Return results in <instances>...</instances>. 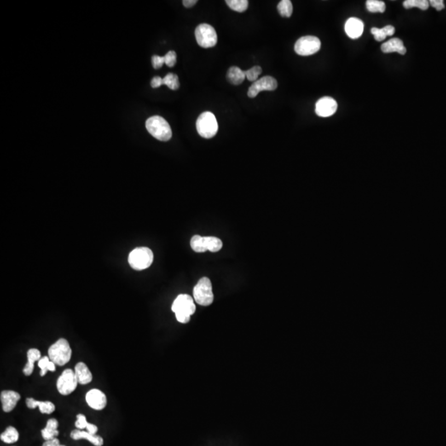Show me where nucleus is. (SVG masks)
<instances>
[{"mask_svg":"<svg viewBox=\"0 0 446 446\" xmlns=\"http://www.w3.org/2000/svg\"><path fill=\"white\" fill-rule=\"evenodd\" d=\"M278 87L277 80L272 76H263L256 82H254L249 89H248V97L249 98H256L259 93L262 91H274Z\"/></svg>","mask_w":446,"mask_h":446,"instance_id":"10","label":"nucleus"},{"mask_svg":"<svg viewBox=\"0 0 446 446\" xmlns=\"http://www.w3.org/2000/svg\"><path fill=\"white\" fill-rule=\"evenodd\" d=\"M382 52L384 53L397 52L405 55L407 49L403 45L402 40L399 38H392L381 46Z\"/></svg>","mask_w":446,"mask_h":446,"instance_id":"16","label":"nucleus"},{"mask_svg":"<svg viewBox=\"0 0 446 446\" xmlns=\"http://www.w3.org/2000/svg\"><path fill=\"white\" fill-rule=\"evenodd\" d=\"M146 128L155 138L161 141H168L172 137V131L167 121L159 116H153L146 120Z\"/></svg>","mask_w":446,"mask_h":446,"instance_id":"2","label":"nucleus"},{"mask_svg":"<svg viewBox=\"0 0 446 446\" xmlns=\"http://www.w3.org/2000/svg\"><path fill=\"white\" fill-rule=\"evenodd\" d=\"M173 312L180 323H188L190 321L191 315L195 313L196 307L192 297L188 294H180L178 296L172 304Z\"/></svg>","mask_w":446,"mask_h":446,"instance_id":"1","label":"nucleus"},{"mask_svg":"<svg viewBox=\"0 0 446 446\" xmlns=\"http://www.w3.org/2000/svg\"><path fill=\"white\" fill-rule=\"evenodd\" d=\"M19 431H17V429L13 426H8L6 429V431L1 434V436H0L1 441L7 444L15 443L19 441Z\"/></svg>","mask_w":446,"mask_h":446,"instance_id":"23","label":"nucleus"},{"mask_svg":"<svg viewBox=\"0 0 446 446\" xmlns=\"http://www.w3.org/2000/svg\"><path fill=\"white\" fill-rule=\"evenodd\" d=\"M344 30L348 37L352 39H357L363 34L364 23L356 18H350L345 23Z\"/></svg>","mask_w":446,"mask_h":446,"instance_id":"14","label":"nucleus"},{"mask_svg":"<svg viewBox=\"0 0 446 446\" xmlns=\"http://www.w3.org/2000/svg\"><path fill=\"white\" fill-rule=\"evenodd\" d=\"M153 252L147 247H138L134 249L129 254L128 262L130 266L135 270H143L152 265L153 262Z\"/></svg>","mask_w":446,"mask_h":446,"instance_id":"4","label":"nucleus"},{"mask_svg":"<svg viewBox=\"0 0 446 446\" xmlns=\"http://www.w3.org/2000/svg\"><path fill=\"white\" fill-rule=\"evenodd\" d=\"M162 84H163V79L160 78L159 76H155L154 78L152 79V82H151V85L154 89L159 88V87L161 86Z\"/></svg>","mask_w":446,"mask_h":446,"instance_id":"36","label":"nucleus"},{"mask_svg":"<svg viewBox=\"0 0 446 446\" xmlns=\"http://www.w3.org/2000/svg\"><path fill=\"white\" fill-rule=\"evenodd\" d=\"M430 3L426 0H406L403 2V7L407 9L412 8H418L421 10H426L429 8Z\"/></svg>","mask_w":446,"mask_h":446,"instance_id":"28","label":"nucleus"},{"mask_svg":"<svg viewBox=\"0 0 446 446\" xmlns=\"http://www.w3.org/2000/svg\"><path fill=\"white\" fill-rule=\"evenodd\" d=\"M42 446H60V441L57 438L53 439L51 441H46Z\"/></svg>","mask_w":446,"mask_h":446,"instance_id":"38","label":"nucleus"},{"mask_svg":"<svg viewBox=\"0 0 446 446\" xmlns=\"http://www.w3.org/2000/svg\"><path fill=\"white\" fill-rule=\"evenodd\" d=\"M71 438L73 439V440H76V441L84 439V440H87V441H89L90 443L93 444L95 446H102L104 445V439L101 436H97V435H92V434L89 433L87 431H84V430H79V429L74 430V431H71Z\"/></svg>","mask_w":446,"mask_h":446,"instance_id":"15","label":"nucleus"},{"mask_svg":"<svg viewBox=\"0 0 446 446\" xmlns=\"http://www.w3.org/2000/svg\"><path fill=\"white\" fill-rule=\"evenodd\" d=\"M338 105L337 101L331 97H323L316 104V113L321 118L331 117L337 112Z\"/></svg>","mask_w":446,"mask_h":446,"instance_id":"11","label":"nucleus"},{"mask_svg":"<svg viewBox=\"0 0 446 446\" xmlns=\"http://www.w3.org/2000/svg\"><path fill=\"white\" fill-rule=\"evenodd\" d=\"M74 371L76 373L79 384L85 385V384L91 383L92 379H93L91 371L89 370L88 366L84 363H78L75 367Z\"/></svg>","mask_w":446,"mask_h":446,"instance_id":"17","label":"nucleus"},{"mask_svg":"<svg viewBox=\"0 0 446 446\" xmlns=\"http://www.w3.org/2000/svg\"><path fill=\"white\" fill-rule=\"evenodd\" d=\"M227 80L229 81L231 84H234V85H240V84H242L246 77H245V71L240 70L239 67L233 66L227 71Z\"/></svg>","mask_w":446,"mask_h":446,"instance_id":"21","label":"nucleus"},{"mask_svg":"<svg viewBox=\"0 0 446 446\" xmlns=\"http://www.w3.org/2000/svg\"><path fill=\"white\" fill-rule=\"evenodd\" d=\"M38 366L41 368L40 375L42 376V377L46 375L48 371L55 372V364L50 360L48 356H44V357L41 358V360L38 361Z\"/></svg>","mask_w":446,"mask_h":446,"instance_id":"24","label":"nucleus"},{"mask_svg":"<svg viewBox=\"0 0 446 446\" xmlns=\"http://www.w3.org/2000/svg\"><path fill=\"white\" fill-rule=\"evenodd\" d=\"M429 3L437 11H441L445 8V3L443 0H431Z\"/></svg>","mask_w":446,"mask_h":446,"instance_id":"35","label":"nucleus"},{"mask_svg":"<svg viewBox=\"0 0 446 446\" xmlns=\"http://www.w3.org/2000/svg\"><path fill=\"white\" fill-rule=\"evenodd\" d=\"M226 3L230 8L238 13L245 12L249 5L247 0H227Z\"/></svg>","mask_w":446,"mask_h":446,"instance_id":"26","label":"nucleus"},{"mask_svg":"<svg viewBox=\"0 0 446 446\" xmlns=\"http://www.w3.org/2000/svg\"><path fill=\"white\" fill-rule=\"evenodd\" d=\"M20 398L21 396L17 392L12 390H4L1 392V402L3 412H12Z\"/></svg>","mask_w":446,"mask_h":446,"instance_id":"13","label":"nucleus"},{"mask_svg":"<svg viewBox=\"0 0 446 446\" xmlns=\"http://www.w3.org/2000/svg\"><path fill=\"white\" fill-rule=\"evenodd\" d=\"M86 430L88 432L92 434V435H96L97 432H98V426L94 425V424H91V423H89L88 425H87Z\"/></svg>","mask_w":446,"mask_h":446,"instance_id":"39","label":"nucleus"},{"mask_svg":"<svg viewBox=\"0 0 446 446\" xmlns=\"http://www.w3.org/2000/svg\"><path fill=\"white\" fill-rule=\"evenodd\" d=\"M26 407H28L29 409H34L37 407H39L40 412L43 413V414H52L55 409V405L53 404L52 402H49V401H46V402L37 401V400H35L34 398H31V397L26 398Z\"/></svg>","mask_w":446,"mask_h":446,"instance_id":"18","label":"nucleus"},{"mask_svg":"<svg viewBox=\"0 0 446 446\" xmlns=\"http://www.w3.org/2000/svg\"><path fill=\"white\" fill-rule=\"evenodd\" d=\"M41 360V352L37 349H30L27 351V363L24 368V373L26 376L31 375L34 370V364Z\"/></svg>","mask_w":446,"mask_h":446,"instance_id":"20","label":"nucleus"},{"mask_svg":"<svg viewBox=\"0 0 446 446\" xmlns=\"http://www.w3.org/2000/svg\"><path fill=\"white\" fill-rule=\"evenodd\" d=\"M163 84H165L172 90H177L180 88V81L177 75L175 74H168L167 76L163 78Z\"/></svg>","mask_w":446,"mask_h":446,"instance_id":"29","label":"nucleus"},{"mask_svg":"<svg viewBox=\"0 0 446 446\" xmlns=\"http://www.w3.org/2000/svg\"><path fill=\"white\" fill-rule=\"evenodd\" d=\"M366 8L370 13H384L386 9V5L383 1L368 0L366 2Z\"/></svg>","mask_w":446,"mask_h":446,"instance_id":"25","label":"nucleus"},{"mask_svg":"<svg viewBox=\"0 0 446 446\" xmlns=\"http://www.w3.org/2000/svg\"><path fill=\"white\" fill-rule=\"evenodd\" d=\"M72 350L67 340L60 338L50 347L48 357L55 365L63 366L71 360Z\"/></svg>","mask_w":446,"mask_h":446,"instance_id":"3","label":"nucleus"},{"mask_svg":"<svg viewBox=\"0 0 446 446\" xmlns=\"http://www.w3.org/2000/svg\"></svg>","mask_w":446,"mask_h":446,"instance_id":"41","label":"nucleus"},{"mask_svg":"<svg viewBox=\"0 0 446 446\" xmlns=\"http://www.w3.org/2000/svg\"><path fill=\"white\" fill-rule=\"evenodd\" d=\"M78 380L73 369L66 368L63 371L56 382L58 392L63 396L72 394L78 385Z\"/></svg>","mask_w":446,"mask_h":446,"instance_id":"9","label":"nucleus"},{"mask_svg":"<svg viewBox=\"0 0 446 446\" xmlns=\"http://www.w3.org/2000/svg\"><path fill=\"white\" fill-rule=\"evenodd\" d=\"M190 245L193 251L198 253L209 251V236L203 237L201 236H193L191 239Z\"/></svg>","mask_w":446,"mask_h":446,"instance_id":"22","label":"nucleus"},{"mask_svg":"<svg viewBox=\"0 0 446 446\" xmlns=\"http://www.w3.org/2000/svg\"><path fill=\"white\" fill-rule=\"evenodd\" d=\"M279 14L285 18H290L292 13V4L290 0H282L278 4Z\"/></svg>","mask_w":446,"mask_h":446,"instance_id":"27","label":"nucleus"},{"mask_svg":"<svg viewBox=\"0 0 446 446\" xmlns=\"http://www.w3.org/2000/svg\"><path fill=\"white\" fill-rule=\"evenodd\" d=\"M164 64L167 65L168 67L175 66L176 61H177V55H176L175 52L170 51L166 55H164Z\"/></svg>","mask_w":446,"mask_h":446,"instance_id":"31","label":"nucleus"},{"mask_svg":"<svg viewBox=\"0 0 446 446\" xmlns=\"http://www.w3.org/2000/svg\"><path fill=\"white\" fill-rule=\"evenodd\" d=\"M152 65L156 70L161 68L164 64V56H159V55H153L152 59Z\"/></svg>","mask_w":446,"mask_h":446,"instance_id":"34","label":"nucleus"},{"mask_svg":"<svg viewBox=\"0 0 446 446\" xmlns=\"http://www.w3.org/2000/svg\"><path fill=\"white\" fill-rule=\"evenodd\" d=\"M371 33L374 36V39L378 42H382L384 41L385 38H386L387 36L384 32V29L383 28H377V27H373L371 29Z\"/></svg>","mask_w":446,"mask_h":446,"instance_id":"32","label":"nucleus"},{"mask_svg":"<svg viewBox=\"0 0 446 446\" xmlns=\"http://www.w3.org/2000/svg\"><path fill=\"white\" fill-rule=\"evenodd\" d=\"M198 134L204 138H212L218 131V124L215 115L211 112H204L196 122Z\"/></svg>","mask_w":446,"mask_h":446,"instance_id":"5","label":"nucleus"},{"mask_svg":"<svg viewBox=\"0 0 446 446\" xmlns=\"http://www.w3.org/2000/svg\"><path fill=\"white\" fill-rule=\"evenodd\" d=\"M85 399L89 407L97 411L105 409V407L107 406L106 395L99 389H91L90 391L88 392Z\"/></svg>","mask_w":446,"mask_h":446,"instance_id":"12","label":"nucleus"},{"mask_svg":"<svg viewBox=\"0 0 446 446\" xmlns=\"http://www.w3.org/2000/svg\"><path fill=\"white\" fill-rule=\"evenodd\" d=\"M261 73H262V68L258 65L254 66L250 70L245 71V77L248 80L251 81V82H256V80H258L259 76H261Z\"/></svg>","mask_w":446,"mask_h":446,"instance_id":"30","label":"nucleus"},{"mask_svg":"<svg viewBox=\"0 0 446 446\" xmlns=\"http://www.w3.org/2000/svg\"><path fill=\"white\" fill-rule=\"evenodd\" d=\"M195 37L198 44L203 48H211L217 44V32L209 24L198 25L195 29Z\"/></svg>","mask_w":446,"mask_h":446,"instance_id":"7","label":"nucleus"},{"mask_svg":"<svg viewBox=\"0 0 446 446\" xmlns=\"http://www.w3.org/2000/svg\"><path fill=\"white\" fill-rule=\"evenodd\" d=\"M57 428L58 421L56 419L52 418L47 420L46 427L42 430V437L45 441H51V440L56 438V436L59 435Z\"/></svg>","mask_w":446,"mask_h":446,"instance_id":"19","label":"nucleus"},{"mask_svg":"<svg viewBox=\"0 0 446 446\" xmlns=\"http://www.w3.org/2000/svg\"><path fill=\"white\" fill-rule=\"evenodd\" d=\"M193 297L199 305H211L213 302V292L210 279L207 277L202 278L193 289Z\"/></svg>","mask_w":446,"mask_h":446,"instance_id":"6","label":"nucleus"},{"mask_svg":"<svg viewBox=\"0 0 446 446\" xmlns=\"http://www.w3.org/2000/svg\"><path fill=\"white\" fill-rule=\"evenodd\" d=\"M383 29H384V32H385L387 37H388V36H389V37H390V36H393V35L394 34V32H395L394 26H391V25L385 26Z\"/></svg>","mask_w":446,"mask_h":446,"instance_id":"37","label":"nucleus"},{"mask_svg":"<svg viewBox=\"0 0 446 446\" xmlns=\"http://www.w3.org/2000/svg\"><path fill=\"white\" fill-rule=\"evenodd\" d=\"M198 3L197 0H184L183 4L186 8H191Z\"/></svg>","mask_w":446,"mask_h":446,"instance_id":"40","label":"nucleus"},{"mask_svg":"<svg viewBox=\"0 0 446 446\" xmlns=\"http://www.w3.org/2000/svg\"><path fill=\"white\" fill-rule=\"evenodd\" d=\"M89 422L87 421L86 417L83 414H79L77 415V420L76 421V426L79 430H84L86 429L87 425Z\"/></svg>","mask_w":446,"mask_h":446,"instance_id":"33","label":"nucleus"},{"mask_svg":"<svg viewBox=\"0 0 446 446\" xmlns=\"http://www.w3.org/2000/svg\"><path fill=\"white\" fill-rule=\"evenodd\" d=\"M321 48V41L314 36H305L295 43V52L302 56H308L317 52Z\"/></svg>","mask_w":446,"mask_h":446,"instance_id":"8","label":"nucleus"}]
</instances>
